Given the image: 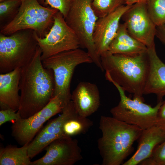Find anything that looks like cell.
I'll use <instances>...</instances> for the list:
<instances>
[{"mask_svg": "<svg viewBox=\"0 0 165 165\" xmlns=\"http://www.w3.org/2000/svg\"><path fill=\"white\" fill-rule=\"evenodd\" d=\"M41 54L38 46L32 60L21 68L20 105L17 112L22 119L28 118L41 111L53 96V72L43 67Z\"/></svg>", "mask_w": 165, "mask_h": 165, "instance_id": "1", "label": "cell"}, {"mask_svg": "<svg viewBox=\"0 0 165 165\" xmlns=\"http://www.w3.org/2000/svg\"><path fill=\"white\" fill-rule=\"evenodd\" d=\"M147 52L126 55L108 51L102 54L101 65L106 80L134 96L142 97L149 68Z\"/></svg>", "mask_w": 165, "mask_h": 165, "instance_id": "2", "label": "cell"}, {"mask_svg": "<svg viewBox=\"0 0 165 165\" xmlns=\"http://www.w3.org/2000/svg\"><path fill=\"white\" fill-rule=\"evenodd\" d=\"M101 136L97 141L102 165H120L133 152V145L143 130L113 117L101 116L99 122Z\"/></svg>", "mask_w": 165, "mask_h": 165, "instance_id": "3", "label": "cell"}, {"mask_svg": "<svg viewBox=\"0 0 165 165\" xmlns=\"http://www.w3.org/2000/svg\"><path fill=\"white\" fill-rule=\"evenodd\" d=\"M35 32L26 29L9 35L0 33V73L21 68L33 59L38 46Z\"/></svg>", "mask_w": 165, "mask_h": 165, "instance_id": "4", "label": "cell"}, {"mask_svg": "<svg viewBox=\"0 0 165 165\" xmlns=\"http://www.w3.org/2000/svg\"><path fill=\"white\" fill-rule=\"evenodd\" d=\"M42 61L45 68L53 71V97H59L64 108L71 100V83L75 69L82 64L93 63V61L87 52L79 48L60 53Z\"/></svg>", "mask_w": 165, "mask_h": 165, "instance_id": "5", "label": "cell"}, {"mask_svg": "<svg viewBox=\"0 0 165 165\" xmlns=\"http://www.w3.org/2000/svg\"><path fill=\"white\" fill-rule=\"evenodd\" d=\"M59 11L41 5L38 0H22L17 14L9 24L0 29V33L11 35L17 31L30 29L40 38H45L54 23V16Z\"/></svg>", "mask_w": 165, "mask_h": 165, "instance_id": "6", "label": "cell"}, {"mask_svg": "<svg viewBox=\"0 0 165 165\" xmlns=\"http://www.w3.org/2000/svg\"><path fill=\"white\" fill-rule=\"evenodd\" d=\"M92 0H74L64 18L78 36L80 46L87 50L93 63L103 71L101 57L97 54L93 39L96 22L98 19L91 6Z\"/></svg>", "mask_w": 165, "mask_h": 165, "instance_id": "7", "label": "cell"}, {"mask_svg": "<svg viewBox=\"0 0 165 165\" xmlns=\"http://www.w3.org/2000/svg\"><path fill=\"white\" fill-rule=\"evenodd\" d=\"M118 90L120 96L118 105L112 108V117L128 124L135 125L144 130L156 125L158 110L162 101L154 107L145 103L142 97H127L125 91L118 85L112 83Z\"/></svg>", "mask_w": 165, "mask_h": 165, "instance_id": "8", "label": "cell"}, {"mask_svg": "<svg viewBox=\"0 0 165 165\" xmlns=\"http://www.w3.org/2000/svg\"><path fill=\"white\" fill-rule=\"evenodd\" d=\"M54 23L49 33L43 38L35 33V37L42 51V61L53 55L79 48V39L68 25L62 14L58 11L54 15Z\"/></svg>", "mask_w": 165, "mask_h": 165, "instance_id": "9", "label": "cell"}, {"mask_svg": "<svg viewBox=\"0 0 165 165\" xmlns=\"http://www.w3.org/2000/svg\"><path fill=\"white\" fill-rule=\"evenodd\" d=\"M63 108L59 97H53L44 108L35 115L13 121L11 127L12 136L22 146L29 144L43 124L51 117L61 112Z\"/></svg>", "mask_w": 165, "mask_h": 165, "instance_id": "10", "label": "cell"}, {"mask_svg": "<svg viewBox=\"0 0 165 165\" xmlns=\"http://www.w3.org/2000/svg\"><path fill=\"white\" fill-rule=\"evenodd\" d=\"M122 18L128 31L133 37L147 48L155 45L156 26L148 14L146 1L133 4Z\"/></svg>", "mask_w": 165, "mask_h": 165, "instance_id": "11", "label": "cell"}, {"mask_svg": "<svg viewBox=\"0 0 165 165\" xmlns=\"http://www.w3.org/2000/svg\"><path fill=\"white\" fill-rule=\"evenodd\" d=\"M45 155L31 162V165H73L82 159L78 140L64 136L50 143Z\"/></svg>", "mask_w": 165, "mask_h": 165, "instance_id": "12", "label": "cell"}, {"mask_svg": "<svg viewBox=\"0 0 165 165\" xmlns=\"http://www.w3.org/2000/svg\"><path fill=\"white\" fill-rule=\"evenodd\" d=\"M77 113L71 100L63 109L61 114L52 119L29 144L28 156L31 159L54 140L66 136L63 131L65 123Z\"/></svg>", "mask_w": 165, "mask_h": 165, "instance_id": "13", "label": "cell"}, {"mask_svg": "<svg viewBox=\"0 0 165 165\" xmlns=\"http://www.w3.org/2000/svg\"><path fill=\"white\" fill-rule=\"evenodd\" d=\"M132 5H123L112 13L97 20L93 39L97 53L100 57L108 51L109 45L117 34L120 19Z\"/></svg>", "mask_w": 165, "mask_h": 165, "instance_id": "14", "label": "cell"}, {"mask_svg": "<svg viewBox=\"0 0 165 165\" xmlns=\"http://www.w3.org/2000/svg\"><path fill=\"white\" fill-rule=\"evenodd\" d=\"M71 100L79 115L87 117L91 116L98 110L100 105L97 86L89 82H80L72 94Z\"/></svg>", "mask_w": 165, "mask_h": 165, "instance_id": "15", "label": "cell"}, {"mask_svg": "<svg viewBox=\"0 0 165 165\" xmlns=\"http://www.w3.org/2000/svg\"><path fill=\"white\" fill-rule=\"evenodd\" d=\"M149 68L144 90V94H154L158 102L165 96V64L158 56L155 45L148 48Z\"/></svg>", "mask_w": 165, "mask_h": 165, "instance_id": "16", "label": "cell"}, {"mask_svg": "<svg viewBox=\"0 0 165 165\" xmlns=\"http://www.w3.org/2000/svg\"><path fill=\"white\" fill-rule=\"evenodd\" d=\"M21 68H17L0 74V106L1 110L11 109L16 111L20 105L19 83Z\"/></svg>", "mask_w": 165, "mask_h": 165, "instance_id": "17", "label": "cell"}, {"mask_svg": "<svg viewBox=\"0 0 165 165\" xmlns=\"http://www.w3.org/2000/svg\"><path fill=\"white\" fill-rule=\"evenodd\" d=\"M135 153L123 165H137L149 157L154 149L165 140V133L156 125L143 130Z\"/></svg>", "mask_w": 165, "mask_h": 165, "instance_id": "18", "label": "cell"}, {"mask_svg": "<svg viewBox=\"0 0 165 165\" xmlns=\"http://www.w3.org/2000/svg\"><path fill=\"white\" fill-rule=\"evenodd\" d=\"M147 49L145 45L130 35L124 23L120 24L108 51L112 54L134 55L146 53Z\"/></svg>", "mask_w": 165, "mask_h": 165, "instance_id": "19", "label": "cell"}, {"mask_svg": "<svg viewBox=\"0 0 165 165\" xmlns=\"http://www.w3.org/2000/svg\"><path fill=\"white\" fill-rule=\"evenodd\" d=\"M29 144L21 147L9 145L0 149V165H31L28 154Z\"/></svg>", "mask_w": 165, "mask_h": 165, "instance_id": "20", "label": "cell"}, {"mask_svg": "<svg viewBox=\"0 0 165 165\" xmlns=\"http://www.w3.org/2000/svg\"><path fill=\"white\" fill-rule=\"evenodd\" d=\"M93 125V121L87 117L77 114L65 123L63 131L66 136L71 137L85 134Z\"/></svg>", "mask_w": 165, "mask_h": 165, "instance_id": "21", "label": "cell"}, {"mask_svg": "<svg viewBox=\"0 0 165 165\" xmlns=\"http://www.w3.org/2000/svg\"><path fill=\"white\" fill-rule=\"evenodd\" d=\"M21 3V0H5L0 2V29L14 19Z\"/></svg>", "mask_w": 165, "mask_h": 165, "instance_id": "22", "label": "cell"}, {"mask_svg": "<svg viewBox=\"0 0 165 165\" xmlns=\"http://www.w3.org/2000/svg\"><path fill=\"white\" fill-rule=\"evenodd\" d=\"M125 2V0H92L91 6L96 15L100 18L114 12Z\"/></svg>", "mask_w": 165, "mask_h": 165, "instance_id": "23", "label": "cell"}, {"mask_svg": "<svg viewBox=\"0 0 165 165\" xmlns=\"http://www.w3.org/2000/svg\"><path fill=\"white\" fill-rule=\"evenodd\" d=\"M149 16L156 27L165 25V0H147Z\"/></svg>", "mask_w": 165, "mask_h": 165, "instance_id": "24", "label": "cell"}, {"mask_svg": "<svg viewBox=\"0 0 165 165\" xmlns=\"http://www.w3.org/2000/svg\"><path fill=\"white\" fill-rule=\"evenodd\" d=\"M139 164L165 165V140L157 145L150 156Z\"/></svg>", "mask_w": 165, "mask_h": 165, "instance_id": "25", "label": "cell"}, {"mask_svg": "<svg viewBox=\"0 0 165 165\" xmlns=\"http://www.w3.org/2000/svg\"><path fill=\"white\" fill-rule=\"evenodd\" d=\"M74 0H38L43 6L56 9L63 15L64 18L67 16Z\"/></svg>", "mask_w": 165, "mask_h": 165, "instance_id": "26", "label": "cell"}, {"mask_svg": "<svg viewBox=\"0 0 165 165\" xmlns=\"http://www.w3.org/2000/svg\"><path fill=\"white\" fill-rule=\"evenodd\" d=\"M11 109L1 110L0 111V126L9 121H15L21 118L19 113Z\"/></svg>", "mask_w": 165, "mask_h": 165, "instance_id": "27", "label": "cell"}, {"mask_svg": "<svg viewBox=\"0 0 165 165\" xmlns=\"http://www.w3.org/2000/svg\"><path fill=\"white\" fill-rule=\"evenodd\" d=\"M156 125L165 133V100L158 110Z\"/></svg>", "mask_w": 165, "mask_h": 165, "instance_id": "28", "label": "cell"}, {"mask_svg": "<svg viewBox=\"0 0 165 165\" xmlns=\"http://www.w3.org/2000/svg\"><path fill=\"white\" fill-rule=\"evenodd\" d=\"M156 36L165 46V25L156 27Z\"/></svg>", "mask_w": 165, "mask_h": 165, "instance_id": "29", "label": "cell"}, {"mask_svg": "<svg viewBox=\"0 0 165 165\" xmlns=\"http://www.w3.org/2000/svg\"><path fill=\"white\" fill-rule=\"evenodd\" d=\"M147 0H125V4L126 5H132L137 2L146 1Z\"/></svg>", "mask_w": 165, "mask_h": 165, "instance_id": "30", "label": "cell"}, {"mask_svg": "<svg viewBox=\"0 0 165 165\" xmlns=\"http://www.w3.org/2000/svg\"><path fill=\"white\" fill-rule=\"evenodd\" d=\"M5 0H0V2Z\"/></svg>", "mask_w": 165, "mask_h": 165, "instance_id": "31", "label": "cell"}, {"mask_svg": "<svg viewBox=\"0 0 165 165\" xmlns=\"http://www.w3.org/2000/svg\"></svg>", "mask_w": 165, "mask_h": 165, "instance_id": "32", "label": "cell"}]
</instances>
